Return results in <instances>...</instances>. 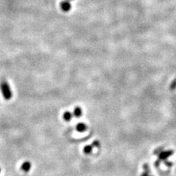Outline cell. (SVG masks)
<instances>
[{"label":"cell","mask_w":176,"mask_h":176,"mask_svg":"<svg viewBox=\"0 0 176 176\" xmlns=\"http://www.w3.org/2000/svg\"><path fill=\"white\" fill-rule=\"evenodd\" d=\"M0 89H1L2 95H3L4 99H5V100L8 101L12 99V97H13V92H12L11 89H10V87L8 81H5V80H2V81H1V83H0Z\"/></svg>","instance_id":"obj_1"},{"label":"cell","mask_w":176,"mask_h":176,"mask_svg":"<svg viewBox=\"0 0 176 176\" xmlns=\"http://www.w3.org/2000/svg\"><path fill=\"white\" fill-rule=\"evenodd\" d=\"M60 8L62 11L68 12L71 9V5L68 0H64L60 3Z\"/></svg>","instance_id":"obj_2"},{"label":"cell","mask_w":176,"mask_h":176,"mask_svg":"<svg viewBox=\"0 0 176 176\" xmlns=\"http://www.w3.org/2000/svg\"><path fill=\"white\" fill-rule=\"evenodd\" d=\"M173 154V151H163L159 155V160H166L168 157H170V155Z\"/></svg>","instance_id":"obj_3"},{"label":"cell","mask_w":176,"mask_h":176,"mask_svg":"<svg viewBox=\"0 0 176 176\" xmlns=\"http://www.w3.org/2000/svg\"><path fill=\"white\" fill-rule=\"evenodd\" d=\"M31 166H32V165H31L30 162H25L22 164L21 168V170H22L24 172H25V173H28V172L30 170Z\"/></svg>","instance_id":"obj_4"},{"label":"cell","mask_w":176,"mask_h":176,"mask_svg":"<svg viewBox=\"0 0 176 176\" xmlns=\"http://www.w3.org/2000/svg\"><path fill=\"white\" fill-rule=\"evenodd\" d=\"M76 129L79 132H84L87 130V125L84 123H79L76 125Z\"/></svg>","instance_id":"obj_5"},{"label":"cell","mask_w":176,"mask_h":176,"mask_svg":"<svg viewBox=\"0 0 176 176\" xmlns=\"http://www.w3.org/2000/svg\"><path fill=\"white\" fill-rule=\"evenodd\" d=\"M72 118H73V114L71 112H70L67 111L63 114V119L65 121H68H68H71Z\"/></svg>","instance_id":"obj_6"},{"label":"cell","mask_w":176,"mask_h":176,"mask_svg":"<svg viewBox=\"0 0 176 176\" xmlns=\"http://www.w3.org/2000/svg\"><path fill=\"white\" fill-rule=\"evenodd\" d=\"M81 114H82V110L81 109V107L79 106H77L73 110V115L76 117H81Z\"/></svg>","instance_id":"obj_7"},{"label":"cell","mask_w":176,"mask_h":176,"mask_svg":"<svg viewBox=\"0 0 176 176\" xmlns=\"http://www.w3.org/2000/svg\"><path fill=\"white\" fill-rule=\"evenodd\" d=\"M92 151V145H86L84 148V152L85 154H90Z\"/></svg>","instance_id":"obj_8"},{"label":"cell","mask_w":176,"mask_h":176,"mask_svg":"<svg viewBox=\"0 0 176 176\" xmlns=\"http://www.w3.org/2000/svg\"><path fill=\"white\" fill-rule=\"evenodd\" d=\"M92 146H94L95 148H100L101 143L99 142V141H98V140H95V141H94L93 142H92Z\"/></svg>","instance_id":"obj_9"},{"label":"cell","mask_w":176,"mask_h":176,"mask_svg":"<svg viewBox=\"0 0 176 176\" xmlns=\"http://www.w3.org/2000/svg\"><path fill=\"white\" fill-rule=\"evenodd\" d=\"M176 88V79L174 80V81L172 82V84H170V89L171 90H174Z\"/></svg>","instance_id":"obj_10"},{"label":"cell","mask_w":176,"mask_h":176,"mask_svg":"<svg viewBox=\"0 0 176 176\" xmlns=\"http://www.w3.org/2000/svg\"><path fill=\"white\" fill-rule=\"evenodd\" d=\"M144 169L145 170V173H149V167H148V165L147 164H145L144 165Z\"/></svg>","instance_id":"obj_11"},{"label":"cell","mask_w":176,"mask_h":176,"mask_svg":"<svg viewBox=\"0 0 176 176\" xmlns=\"http://www.w3.org/2000/svg\"><path fill=\"white\" fill-rule=\"evenodd\" d=\"M141 176H151V175H148V173H143V174H142Z\"/></svg>","instance_id":"obj_12"},{"label":"cell","mask_w":176,"mask_h":176,"mask_svg":"<svg viewBox=\"0 0 176 176\" xmlns=\"http://www.w3.org/2000/svg\"><path fill=\"white\" fill-rule=\"evenodd\" d=\"M0 173H1V168H0Z\"/></svg>","instance_id":"obj_13"},{"label":"cell","mask_w":176,"mask_h":176,"mask_svg":"<svg viewBox=\"0 0 176 176\" xmlns=\"http://www.w3.org/2000/svg\"><path fill=\"white\" fill-rule=\"evenodd\" d=\"M68 1H71V0H68Z\"/></svg>","instance_id":"obj_14"}]
</instances>
